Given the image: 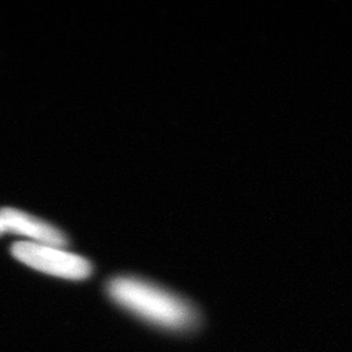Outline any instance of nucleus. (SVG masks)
Instances as JSON below:
<instances>
[{
  "label": "nucleus",
  "instance_id": "1",
  "mask_svg": "<svg viewBox=\"0 0 352 352\" xmlns=\"http://www.w3.org/2000/svg\"><path fill=\"white\" fill-rule=\"evenodd\" d=\"M107 294L116 304L155 327L182 331L197 322V312L188 302L141 278H113Z\"/></svg>",
  "mask_w": 352,
  "mask_h": 352
},
{
  "label": "nucleus",
  "instance_id": "2",
  "mask_svg": "<svg viewBox=\"0 0 352 352\" xmlns=\"http://www.w3.org/2000/svg\"><path fill=\"white\" fill-rule=\"evenodd\" d=\"M13 257L20 263L52 277L82 280L91 276L93 266L87 258L65 251L60 247L17 241L11 248Z\"/></svg>",
  "mask_w": 352,
  "mask_h": 352
},
{
  "label": "nucleus",
  "instance_id": "3",
  "mask_svg": "<svg viewBox=\"0 0 352 352\" xmlns=\"http://www.w3.org/2000/svg\"><path fill=\"white\" fill-rule=\"evenodd\" d=\"M0 215L6 232L16 234L29 239L25 241L60 248H64L68 244L67 236L58 227L52 226L37 217L13 208L0 209Z\"/></svg>",
  "mask_w": 352,
  "mask_h": 352
},
{
  "label": "nucleus",
  "instance_id": "4",
  "mask_svg": "<svg viewBox=\"0 0 352 352\" xmlns=\"http://www.w3.org/2000/svg\"><path fill=\"white\" fill-rule=\"evenodd\" d=\"M6 232V228H4V223H3V219H1V215H0V235H3Z\"/></svg>",
  "mask_w": 352,
  "mask_h": 352
}]
</instances>
